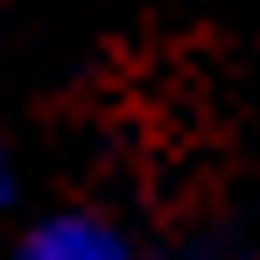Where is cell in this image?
<instances>
[{
	"label": "cell",
	"instance_id": "obj_1",
	"mask_svg": "<svg viewBox=\"0 0 260 260\" xmlns=\"http://www.w3.org/2000/svg\"><path fill=\"white\" fill-rule=\"evenodd\" d=\"M14 260H134V246L120 225H106L91 211H56V218L21 232Z\"/></svg>",
	"mask_w": 260,
	"mask_h": 260
},
{
	"label": "cell",
	"instance_id": "obj_2",
	"mask_svg": "<svg viewBox=\"0 0 260 260\" xmlns=\"http://www.w3.org/2000/svg\"><path fill=\"white\" fill-rule=\"evenodd\" d=\"M7 197H14V176H7V162H0V204H7Z\"/></svg>",
	"mask_w": 260,
	"mask_h": 260
}]
</instances>
